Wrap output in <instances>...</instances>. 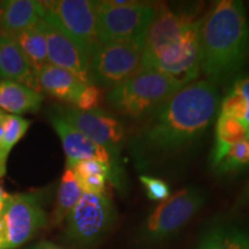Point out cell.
<instances>
[{"mask_svg": "<svg viewBox=\"0 0 249 249\" xmlns=\"http://www.w3.org/2000/svg\"><path fill=\"white\" fill-rule=\"evenodd\" d=\"M36 27L45 38L49 64L70 71L85 85H93L90 76L88 58L77 45L45 21L39 20Z\"/></svg>", "mask_w": 249, "mask_h": 249, "instance_id": "14", "label": "cell"}, {"mask_svg": "<svg viewBox=\"0 0 249 249\" xmlns=\"http://www.w3.org/2000/svg\"><path fill=\"white\" fill-rule=\"evenodd\" d=\"M156 5L134 0L95 1L101 42L135 40L145 42L155 17Z\"/></svg>", "mask_w": 249, "mask_h": 249, "instance_id": "8", "label": "cell"}, {"mask_svg": "<svg viewBox=\"0 0 249 249\" xmlns=\"http://www.w3.org/2000/svg\"><path fill=\"white\" fill-rule=\"evenodd\" d=\"M249 166V136L230 147L219 161L214 164L213 170L214 173L230 174Z\"/></svg>", "mask_w": 249, "mask_h": 249, "instance_id": "24", "label": "cell"}, {"mask_svg": "<svg viewBox=\"0 0 249 249\" xmlns=\"http://www.w3.org/2000/svg\"><path fill=\"white\" fill-rule=\"evenodd\" d=\"M117 218L116 205L107 195L83 193L65 220L62 239L74 247L92 248L104 240Z\"/></svg>", "mask_w": 249, "mask_h": 249, "instance_id": "7", "label": "cell"}, {"mask_svg": "<svg viewBox=\"0 0 249 249\" xmlns=\"http://www.w3.org/2000/svg\"><path fill=\"white\" fill-rule=\"evenodd\" d=\"M230 88H232L234 91L238 92L239 95L244 98L246 104H247L248 113H247V121H246V123H247V126L249 128V73L239 75L234 81H233L232 86L230 87Z\"/></svg>", "mask_w": 249, "mask_h": 249, "instance_id": "27", "label": "cell"}, {"mask_svg": "<svg viewBox=\"0 0 249 249\" xmlns=\"http://www.w3.org/2000/svg\"><path fill=\"white\" fill-rule=\"evenodd\" d=\"M50 123L60 139L62 149L66 155V166L77 163L80 160H93L107 164L111 170L110 182L116 187L121 195L128 191V180L124 166L118 165L107 149L99 147L91 140L80 133L76 128L62 118L60 113L50 116Z\"/></svg>", "mask_w": 249, "mask_h": 249, "instance_id": "11", "label": "cell"}, {"mask_svg": "<svg viewBox=\"0 0 249 249\" xmlns=\"http://www.w3.org/2000/svg\"><path fill=\"white\" fill-rule=\"evenodd\" d=\"M29 249H71V248H66V247H61V246L55 245L53 242L50 241H42L38 242V244L33 246Z\"/></svg>", "mask_w": 249, "mask_h": 249, "instance_id": "29", "label": "cell"}, {"mask_svg": "<svg viewBox=\"0 0 249 249\" xmlns=\"http://www.w3.org/2000/svg\"><path fill=\"white\" fill-rule=\"evenodd\" d=\"M12 37L18 43V48L21 49L24 57L37 75V73L46 64H49L48 49H46V42L43 34L40 33V30L35 24L29 29L12 35Z\"/></svg>", "mask_w": 249, "mask_h": 249, "instance_id": "22", "label": "cell"}, {"mask_svg": "<svg viewBox=\"0 0 249 249\" xmlns=\"http://www.w3.org/2000/svg\"><path fill=\"white\" fill-rule=\"evenodd\" d=\"M31 121L21 116L7 114L6 118L4 133L0 140V179L6 173V164H7L8 156L15 144L23 138L24 134L29 129Z\"/></svg>", "mask_w": 249, "mask_h": 249, "instance_id": "23", "label": "cell"}, {"mask_svg": "<svg viewBox=\"0 0 249 249\" xmlns=\"http://www.w3.org/2000/svg\"><path fill=\"white\" fill-rule=\"evenodd\" d=\"M144 42L108 40L102 43L89 62L92 83L105 88L121 85L142 70Z\"/></svg>", "mask_w": 249, "mask_h": 249, "instance_id": "9", "label": "cell"}, {"mask_svg": "<svg viewBox=\"0 0 249 249\" xmlns=\"http://www.w3.org/2000/svg\"><path fill=\"white\" fill-rule=\"evenodd\" d=\"M40 20L57 28L90 59L101 46L95 1L51 0L39 1Z\"/></svg>", "mask_w": 249, "mask_h": 249, "instance_id": "5", "label": "cell"}, {"mask_svg": "<svg viewBox=\"0 0 249 249\" xmlns=\"http://www.w3.org/2000/svg\"><path fill=\"white\" fill-rule=\"evenodd\" d=\"M5 222L2 249H17L48 225V214L39 193L9 195L4 201Z\"/></svg>", "mask_w": 249, "mask_h": 249, "instance_id": "10", "label": "cell"}, {"mask_svg": "<svg viewBox=\"0 0 249 249\" xmlns=\"http://www.w3.org/2000/svg\"><path fill=\"white\" fill-rule=\"evenodd\" d=\"M208 201V193L198 186H187L161 202L140 227V244H163L176 236Z\"/></svg>", "mask_w": 249, "mask_h": 249, "instance_id": "4", "label": "cell"}, {"mask_svg": "<svg viewBox=\"0 0 249 249\" xmlns=\"http://www.w3.org/2000/svg\"><path fill=\"white\" fill-rule=\"evenodd\" d=\"M82 194L83 192L76 181L73 171L70 167H66L59 183L55 205L52 213L51 220L53 225H60L66 220L71 209L80 201Z\"/></svg>", "mask_w": 249, "mask_h": 249, "instance_id": "21", "label": "cell"}, {"mask_svg": "<svg viewBox=\"0 0 249 249\" xmlns=\"http://www.w3.org/2000/svg\"><path fill=\"white\" fill-rule=\"evenodd\" d=\"M102 101V89L96 85H87L77 98L75 108L81 111H91L98 108Z\"/></svg>", "mask_w": 249, "mask_h": 249, "instance_id": "26", "label": "cell"}, {"mask_svg": "<svg viewBox=\"0 0 249 249\" xmlns=\"http://www.w3.org/2000/svg\"><path fill=\"white\" fill-rule=\"evenodd\" d=\"M37 82L39 89L50 96L71 104H75L81 91L87 86L70 71L51 64H46L37 73Z\"/></svg>", "mask_w": 249, "mask_h": 249, "instance_id": "16", "label": "cell"}, {"mask_svg": "<svg viewBox=\"0 0 249 249\" xmlns=\"http://www.w3.org/2000/svg\"><path fill=\"white\" fill-rule=\"evenodd\" d=\"M202 18L183 28L181 33L167 44L149 53H143L142 67L167 74L183 86L196 81L201 74Z\"/></svg>", "mask_w": 249, "mask_h": 249, "instance_id": "6", "label": "cell"}, {"mask_svg": "<svg viewBox=\"0 0 249 249\" xmlns=\"http://www.w3.org/2000/svg\"><path fill=\"white\" fill-rule=\"evenodd\" d=\"M236 208H248L249 207V181L244 187L241 194L239 195L238 201H236Z\"/></svg>", "mask_w": 249, "mask_h": 249, "instance_id": "28", "label": "cell"}, {"mask_svg": "<svg viewBox=\"0 0 249 249\" xmlns=\"http://www.w3.org/2000/svg\"><path fill=\"white\" fill-rule=\"evenodd\" d=\"M0 34H1V33H0Z\"/></svg>", "mask_w": 249, "mask_h": 249, "instance_id": "34", "label": "cell"}, {"mask_svg": "<svg viewBox=\"0 0 249 249\" xmlns=\"http://www.w3.org/2000/svg\"><path fill=\"white\" fill-rule=\"evenodd\" d=\"M248 136V127L236 118L218 114L214 124V143L210 154L211 167L235 143Z\"/></svg>", "mask_w": 249, "mask_h": 249, "instance_id": "20", "label": "cell"}, {"mask_svg": "<svg viewBox=\"0 0 249 249\" xmlns=\"http://www.w3.org/2000/svg\"><path fill=\"white\" fill-rule=\"evenodd\" d=\"M248 136H249V128H248Z\"/></svg>", "mask_w": 249, "mask_h": 249, "instance_id": "33", "label": "cell"}, {"mask_svg": "<svg viewBox=\"0 0 249 249\" xmlns=\"http://www.w3.org/2000/svg\"><path fill=\"white\" fill-rule=\"evenodd\" d=\"M60 114L80 133L99 147L107 149L113 160L123 166L119 157L121 149L127 142V133L119 119L101 108L91 111H81L75 107L66 108Z\"/></svg>", "mask_w": 249, "mask_h": 249, "instance_id": "12", "label": "cell"}, {"mask_svg": "<svg viewBox=\"0 0 249 249\" xmlns=\"http://www.w3.org/2000/svg\"><path fill=\"white\" fill-rule=\"evenodd\" d=\"M201 73L214 85L231 79L249 57V21L244 2L219 0L202 18Z\"/></svg>", "mask_w": 249, "mask_h": 249, "instance_id": "2", "label": "cell"}, {"mask_svg": "<svg viewBox=\"0 0 249 249\" xmlns=\"http://www.w3.org/2000/svg\"><path fill=\"white\" fill-rule=\"evenodd\" d=\"M43 96L38 91L14 81L0 80V110L7 114L37 112L42 107Z\"/></svg>", "mask_w": 249, "mask_h": 249, "instance_id": "18", "label": "cell"}, {"mask_svg": "<svg viewBox=\"0 0 249 249\" xmlns=\"http://www.w3.org/2000/svg\"><path fill=\"white\" fill-rule=\"evenodd\" d=\"M198 249H249V229L231 220L214 223L202 234Z\"/></svg>", "mask_w": 249, "mask_h": 249, "instance_id": "17", "label": "cell"}, {"mask_svg": "<svg viewBox=\"0 0 249 249\" xmlns=\"http://www.w3.org/2000/svg\"><path fill=\"white\" fill-rule=\"evenodd\" d=\"M7 196H8L7 193H6L4 189H2V187L0 186V203H2V202L6 200V197H7Z\"/></svg>", "mask_w": 249, "mask_h": 249, "instance_id": "31", "label": "cell"}, {"mask_svg": "<svg viewBox=\"0 0 249 249\" xmlns=\"http://www.w3.org/2000/svg\"><path fill=\"white\" fill-rule=\"evenodd\" d=\"M140 181L144 187L149 200L163 202L171 196V188L165 180L149 174H141Z\"/></svg>", "mask_w": 249, "mask_h": 249, "instance_id": "25", "label": "cell"}, {"mask_svg": "<svg viewBox=\"0 0 249 249\" xmlns=\"http://www.w3.org/2000/svg\"><path fill=\"white\" fill-rule=\"evenodd\" d=\"M40 20V5L36 0H6L0 15V27L15 35L34 27Z\"/></svg>", "mask_w": 249, "mask_h": 249, "instance_id": "19", "label": "cell"}, {"mask_svg": "<svg viewBox=\"0 0 249 249\" xmlns=\"http://www.w3.org/2000/svg\"><path fill=\"white\" fill-rule=\"evenodd\" d=\"M183 87L167 74L151 68H142L130 79L110 89L107 101L121 116L141 121Z\"/></svg>", "mask_w": 249, "mask_h": 249, "instance_id": "3", "label": "cell"}, {"mask_svg": "<svg viewBox=\"0 0 249 249\" xmlns=\"http://www.w3.org/2000/svg\"><path fill=\"white\" fill-rule=\"evenodd\" d=\"M4 4H5V1H0V15H1L2 8H4Z\"/></svg>", "mask_w": 249, "mask_h": 249, "instance_id": "32", "label": "cell"}, {"mask_svg": "<svg viewBox=\"0 0 249 249\" xmlns=\"http://www.w3.org/2000/svg\"><path fill=\"white\" fill-rule=\"evenodd\" d=\"M0 79L22 83L39 92L37 75L18 48L7 34H0Z\"/></svg>", "mask_w": 249, "mask_h": 249, "instance_id": "15", "label": "cell"}, {"mask_svg": "<svg viewBox=\"0 0 249 249\" xmlns=\"http://www.w3.org/2000/svg\"><path fill=\"white\" fill-rule=\"evenodd\" d=\"M219 102L217 85L209 80L194 81L180 89L127 136L135 169L152 176L185 163L203 142Z\"/></svg>", "mask_w": 249, "mask_h": 249, "instance_id": "1", "label": "cell"}, {"mask_svg": "<svg viewBox=\"0 0 249 249\" xmlns=\"http://www.w3.org/2000/svg\"><path fill=\"white\" fill-rule=\"evenodd\" d=\"M200 6L195 4L167 5L157 4L155 17L149 27L143 53H149L176 38L183 28L201 18Z\"/></svg>", "mask_w": 249, "mask_h": 249, "instance_id": "13", "label": "cell"}, {"mask_svg": "<svg viewBox=\"0 0 249 249\" xmlns=\"http://www.w3.org/2000/svg\"><path fill=\"white\" fill-rule=\"evenodd\" d=\"M6 118H7V113L2 110H0V140L2 138V133H4V126Z\"/></svg>", "mask_w": 249, "mask_h": 249, "instance_id": "30", "label": "cell"}]
</instances>
